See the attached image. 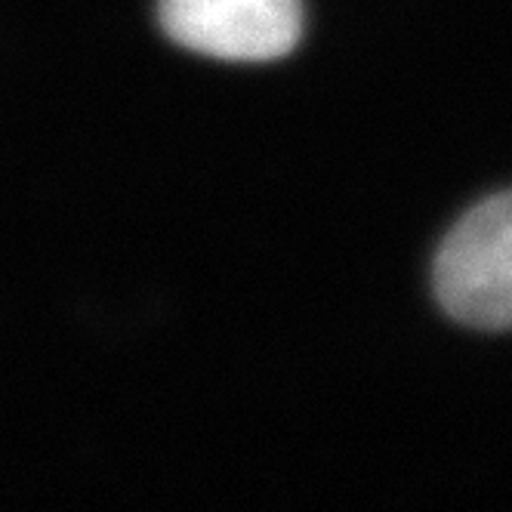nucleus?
Returning a JSON list of instances; mask_svg holds the SVG:
<instances>
[{
	"instance_id": "nucleus-1",
	"label": "nucleus",
	"mask_w": 512,
	"mask_h": 512,
	"mask_svg": "<svg viewBox=\"0 0 512 512\" xmlns=\"http://www.w3.org/2000/svg\"><path fill=\"white\" fill-rule=\"evenodd\" d=\"M435 297L475 331H512V192L469 210L435 260Z\"/></svg>"
},
{
	"instance_id": "nucleus-2",
	"label": "nucleus",
	"mask_w": 512,
	"mask_h": 512,
	"mask_svg": "<svg viewBox=\"0 0 512 512\" xmlns=\"http://www.w3.org/2000/svg\"><path fill=\"white\" fill-rule=\"evenodd\" d=\"M167 38L226 62H272L303 34V0H161Z\"/></svg>"
}]
</instances>
